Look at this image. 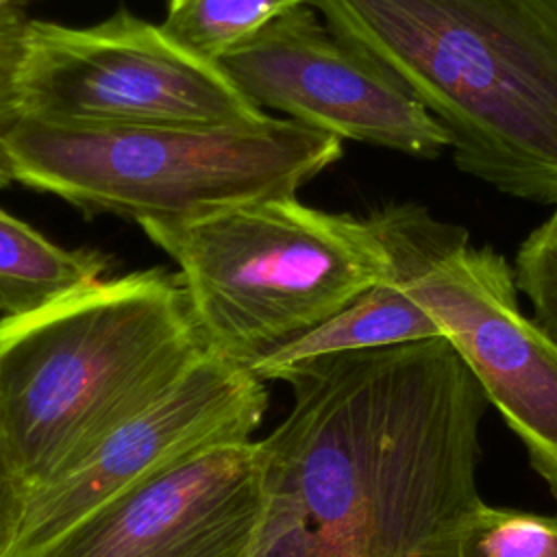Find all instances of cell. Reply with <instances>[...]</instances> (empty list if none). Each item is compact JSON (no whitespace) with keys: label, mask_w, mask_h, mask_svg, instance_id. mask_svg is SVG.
Segmentation results:
<instances>
[{"label":"cell","mask_w":557,"mask_h":557,"mask_svg":"<svg viewBox=\"0 0 557 557\" xmlns=\"http://www.w3.org/2000/svg\"><path fill=\"white\" fill-rule=\"evenodd\" d=\"M294 403L261 440L255 557H450L481 498L487 398L453 344L429 337L298 361Z\"/></svg>","instance_id":"obj_1"},{"label":"cell","mask_w":557,"mask_h":557,"mask_svg":"<svg viewBox=\"0 0 557 557\" xmlns=\"http://www.w3.org/2000/svg\"><path fill=\"white\" fill-rule=\"evenodd\" d=\"M176 265L211 352L250 366L370 287L411 278L470 233L418 202L366 218L268 198L185 220L141 222Z\"/></svg>","instance_id":"obj_2"},{"label":"cell","mask_w":557,"mask_h":557,"mask_svg":"<svg viewBox=\"0 0 557 557\" xmlns=\"http://www.w3.org/2000/svg\"><path fill=\"white\" fill-rule=\"evenodd\" d=\"M446 131L453 165L557 207V0H309Z\"/></svg>","instance_id":"obj_3"},{"label":"cell","mask_w":557,"mask_h":557,"mask_svg":"<svg viewBox=\"0 0 557 557\" xmlns=\"http://www.w3.org/2000/svg\"><path fill=\"white\" fill-rule=\"evenodd\" d=\"M209 346L183 281L141 270L0 320V424L28 498Z\"/></svg>","instance_id":"obj_4"},{"label":"cell","mask_w":557,"mask_h":557,"mask_svg":"<svg viewBox=\"0 0 557 557\" xmlns=\"http://www.w3.org/2000/svg\"><path fill=\"white\" fill-rule=\"evenodd\" d=\"M13 181L85 215L137 224L292 198L342 159V139L289 117L255 126H52L17 120L4 141Z\"/></svg>","instance_id":"obj_5"},{"label":"cell","mask_w":557,"mask_h":557,"mask_svg":"<svg viewBox=\"0 0 557 557\" xmlns=\"http://www.w3.org/2000/svg\"><path fill=\"white\" fill-rule=\"evenodd\" d=\"M17 120L52 126H255L263 113L220 67L128 11L94 24L28 20Z\"/></svg>","instance_id":"obj_6"},{"label":"cell","mask_w":557,"mask_h":557,"mask_svg":"<svg viewBox=\"0 0 557 557\" xmlns=\"http://www.w3.org/2000/svg\"><path fill=\"white\" fill-rule=\"evenodd\" d=\"M265 409L263 381L209 350L165 394L26 500L9 557H44L67 531L135 485L213 446L250 440Z\"/></svg>","instance_id":"obj_7"},{"label":"cell","mask_w":557,"mask_h":557,"mask_svg":"<svg viewBox=\"0 0 557 557\" xmlns=\"http://www.w3.org/2000/svg\"><path fill=\"white\" fill-rule=\"evenodd\" d=\"M405 287L440 324L557 500V342L522 313L513 265L468 239L405 278Z\"/></svg>","instance_id":"obj_8"},{"label":"cell","mask_w":557,"mask_h":557,"mask_svg":"<svg viewBox=\"0 0 557 557\" xmlns=\"http://www.w3.org/2000/svg\"><path fill=\"white\" fill-rule=\"evenodd\" d=\"M218 63L259 109L287 113L342 141L416 159H435L450 148L444 126L322 24L309 4L281 15Z\"/></svg>","instance_id":"obj_9"},{"label":"cell","mask_w":557,"mask_h":557,"mask_svg":"<svg viewBox=\"0 0 557 557\" xmlns=\"http://www.w3.org/2000/svg\"><path fill=\"white\" fill-rule=\"evenodd\" d=\"M265 518V450H202L120 494L44 557H255Z\"/></svg>","instance_id":"obj_10"},{"label":"cell","mask_w":557,"mask_h":557,"mask_svg":"<svg viewBox=\"0 0 557 557\" xmlns=\"http://www.w3.org/2000/svg\"><path fill=\"white\" fill-rule=\"evenodd\" d=\"M429 337H444L440 324L407 292L405 278H396L370 287L326 322L255 359L248 370L270 381L305 359Z\"/></svg>","instance_id":"obj_11"},{"label":"cell","mask_w":557,"mask_h":557,"mask_svg":"<svg viewBox=\"0 0 557 557\" xmlns=\"http://www.w3.org/2000/svg\"><path fill=\"white\" fill-rule=\"evenodd\" d=\"M109 259L98 250H70L0 209V313L39 311L102 281Z\"/></svg>","instance_id":"obj_12"},{"label":"cell","mask_w":557,"mask_h":557,"mask_svg":"<svg viewBox=\"0 0 557 557\" xmlns=\"http://www.w3.org/2000/svg\"><path fill=\"white\" fill-rule=\"evenodd\" d=\"M309 0H168L163 28L191 52L220 61Z\"/></svg>","instance_id":"obj_13"},{"label":"cell","mask_w":557,"mask_h":557,"mask_svg":"<svg viewBox=\"0 0 557 557\" xmlns=\"http://www.w3.org/2000/svg\"><path fill=\"white\" fill-rule=\"evenodd\" d=\"M450 557H557V516L479 498L455 529Z\"/></svg>","instance_id":"obj_14"},{"label":"cell","mask_w":557,"mask_h":557,"mask_svg":"<svg viewBox=\"0 0 557 557\" xmlns=\"http://www.w3.org/2000/svg\"><path fill=\"white\" fill-rule=\"evenodd\" d=\"M511 265L533 320L557 342V207L520 242Z\"/></svg>","instance_id":"obj_15"},{"label":"cell","mask_w":557,"mask_h":557,"mask_svg":"<svg viewBox=\"0 0 557 557\" xmlns=\"http://www.w3.org/2000/svg\"><path fill=\"white\" fill-rule=\"evenodd\" d=\"M28 17L20 4H0V189L13 185V174L7 159V135L17 122L13 104V78L22 52V39Z\"/></svg>","instance_id":"obj_16"},{"label":"cell","mask_w":557,"mask_h":557,"mask_svg":"<svg viewBox=\"0 0 557 557\" xmlns=\"http://www.w3.org/2000/svg\"><path fill=\"white\" fill-rule=\"evenodd\" d=\"M26 487L15 470L9 444L0 424V557H9L26 511Z\"/></svg>","instance_id":"obj_17"},{"label":"cell","mask_w":557,"mask_h":557,"mask_svg":"<svg viewBox=\"0 0 557 557\" xmlns=\"http://www.w3.org/2000/svg\"><path fill=\"white\" fill-rule=\"evenodd\" d=\"M20 2H26V0H0V4H20Z\"/></svg>","instance_id":"obj_18"}]
</instances>
